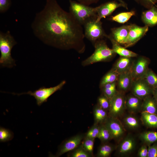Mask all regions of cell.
Masks as SVG:
<instances>
[{
    "label": "cell",
    "mask_w": 157,
    "mask_h": 157,
    "mask_svg": "<svg viewBox=\"0 0 157 157\" xmlns=\"http://www.w3.org/2000/svg\"><path fill=\"white\" fill-rule=\"evenodd\" d=\"M133 81L130 70L119 74L117 81L118 91L125 93L130 90Z\"/></svg>",
    "instance_id": "cell-16"
},
{
    "label": "cell",
    "mask_w": 157,
    "mask_h": 157,
    "mask_svg": "<svg viewBox=\"0 0 157 157\" xmlns=\"http://www.w3.org/2000/svg\"><path fill=\"white\" fill-rule=\"evenodd\" d=\"M94 140L95 139L84 137L83 142L81 143L84 149L93 156Z\"/></svg>",
    "instance_id": "cell-33"
},
{
    "label": "cell",
    "mask_w": 157,
    "mask_h": 157,
    "mask_svg": "<svg viewBox=\"0 0 157 157\" xmlns=\"http://www.w3.org/2000/svg\"><path fill=\"white\" fill-rule=\"evenodd\" d=\"M70 157H91L93 156L86 151L83 148L81 144L69 154Z\"/></svg>",
    "instance_id": "cell-31"
},
{
    "label": "cell",
    "mask_w": 157,
    "mask_h": 157,
    "mask_svg": "<svg viewBox=\"0 0 157 157\" xmlns=\"http://www.w3.org/2000/svg\"><path fill=\"white\" fill-rule=\"evenodd\" d=\"M142 78L153 90L157 88V75L151 69H148Z\"/></svg>",
    "instance_id": "cell-28"
},
{
    "label": "cell",
    "mask_w": 157,
    "mask_h": 157,
    "mask_svg": "<svg viewBox=\"0 0 157 157\" xmlns=\"http://www.w3.org/2000/svg\"><path fill=\"white\" fill-rule=\"evenodd\" d=\"M120 3H125L124 1H123L122 0H117Z\"/></svg>",
    "instance_id": "cell-44"
},
{
    "label": "cell",
    "mask_w": 157,
    "mask_h": 157,
    "mask_svg": "<svg viewBox=\"0 0 157 157\" xmlns=\"http://www.w3.org/2000/svg\"><path fill=\"white\" fill-rule=\"evenodd\" d=\"M11 4V0H0V13H3L7 10Z\"/></svg>",
    "instance_id": "cell-37"
},
{
    "label": "cell",
    "mask_w": 157,
    "mask_h": 157,
    "mask_svg": "<svg viewBox=\"0 0 157 157\" xmlns=\"http://www.w3.org/2000/svg\"><path fill=\"white\" fill-rule=\"evenodd\" d=\"M133 61L132 58L121 56L115 63L112 69L119 74L129 71Z\"/></svg>",
    "instance_id": "cell-17"
},
{
    "label": "cell",
    "mask_w": 157,
    "mask_h": 157,
    "mask_svg": "<svg viewBox=\"0 0 157 157\" xmlns=\"http://www.w3.org/2000/svg\"><path fill=\"white\" fill-rule=\"evenodd\" d=\"M135 1H138L139 0H135Z\"/></svg>",
    "instance_id": "cell-45"
},
{
    "label": "cell",
    "mask_w": 157,
    "mask_h": 157,
    "mask_svg": "<svg viewBox=\"0 0 157 157\" xmlns=\"http://www.w3.org/2000/svg\"><path fill=\"white\" fill-rule=\"evenodd\" d=\"M110 131L113 140L118 143L125 136V128L119 118L109 117L104 123Z\"/></svg>",
    "instance_id": "cell-8"
},
{
    "label": "cell",
    "mask_w": 157,
    "mask_h": 157,
    "mask_svg": "<svg viewBox=\"0 0 157 157\" xmlns=\"http://www.w3.org/2000/svg\"><path fill=\"white\" fill-rule=\"evenodd\" d=\"M117 146L109 142L101 143L99 147L96 154L97 157H109L116 150Z\"/></svg>",
    "instance_id": "cell-25"
},
{
    "label": "cell",
    "mask_w": 157,
    "mask_h": 157,
    "mask_svg": "<svg viewBox=\"0 0 157 157\" xmlns=\"http://www.w3.org/2000/svg\"><path fill=\"white\" fill-rule=\"evenodd\" d=\"M96 19L89 20L83 25L85 37L93 44L103 36H106L101 22H96Z\"/></svg>",
    "instance_id": "cell-7"
},
{
    "label": "cell",
    "mask_w": 157,
    "mask_h": 157,
    "mask_svg": "<svg viewBox=\"0 0 157 157\" xmlns=\"http://www.w3.org/2000/svg\"><path fill=\"white\" fill-rule=\"evenodd\" d=\"M153 95L154 97L157 102V88L153 90Z\"/></svg>",
    "instance_id": "cell-43"
},
{
    "label": "cell",
    "mask_w": 157,
    "mask_h": 157,
    "mask_svg": "<svg viewBox=\"0 0 157 157\" xmlns=\"http://www.w3.org/2000/svg\"><path fill=\"white\" fill-rule=\"evenodd\" d=\"M141 112L157 115V102L153 95L143 99Z\"/></svg>",
    "instance_id": "cell-20"
},
{
    "label": "cell",
    "mask_w": 157,
    "mask_h": 157,
    "mask_svg": "<svg viewBox=\"0 0 157 157\" xmlns=\"http://www.w3.org/2000/svg\"><path fill=\"white\" fill-rule=\"evenodd\" d=\"M120 7H127L126 3L115 1L108 2L96 7L97 17L96 21H100L102 18L110 15L116 9Z\"/></svg>",
    "instance_id": "cell-14"
},
{
    "label": "cell",
    "mask_w": 157,
    "mask_h": 157,
    "mask_svg": "<svg viewBox=\"0 0 157 157\" xmlns=\"http://www.w3.org/2000/svg\"><path fill=\"white\" fill-rule=\"evenodd\" d=\"M66 83L65 81H63L57 85L53 87L46 88L43 87L33 92L29 91L27 92L20 94L12 93V94L18 95L23 94H28L33 97L36 100V103L38 106L46 102L48 99L52 94L58 90H60Z\"/></svg>",
    "instance_id": "cell-5"
},
{
    "label": "cell",
    "mask_w": 157,
    "mask_h": 157,
    "mask_svg": "<svg viewBox=\"0 0 157 157\" xmlns=\"http://www.w3.org/2000/svg\"><path fill=\"white\" fill-rule=\"evenodd\" d=\"M94 123L99 124H104L109 117L108 112L101 107L97 104L93 109Z\"/></svg>",
    "instance_id": "cell-23"
},
{
    "label": "cell",
    "mask_w": 157,
    "mask_h": 157,
    "mask_svg": "<svg viewBox=\"0 0 157 157\" xmlns=\"http://www.w3.org/2000/svg\"><path fill=\"white\" fill-rule=\"evenodd\" d=\"M69 2V12L82 25L90 20L97 19L96 7H91L74 0H70Z\"/></svg>",
    "instance_id": "cell-4"
},
{
    "label": "cell",
    "mask_w": 157,
    "mask_h": 157,
    "mask_svg": "<svg viewBox=\"0 0 157 157\" xmlns=\"http://www.w3.org/2000/svg\"><path fill=\"white\" fill-rule=\"evenodd\" d=\"M140 120L146 127L157 129V115L146 112H141Z\"/></svg>",
    "instance_id": "cell-21"
},
{
    "label": "cell",
    "mask_w": 157,
    "mask_h": 157,
    "mask_svg": "<svg viewBox=\"0 0 157 157\" xmlns=\"http://www.w3.org/2000/svg\"><path fill=\"white\" fill-rule=\"evenodd\" d=\"M130 114L124 117L122 123L125 128L132 130H136L140 126V121L135 116Z\"/></svg>",
    "instance_id": "cell-24"
},
{
    "label": "cell",
    "mask_w": 157,
    "mask_h": 157,
    "mask_svg": "<svg viewBox=\"0 0 157 157\" xmlns=\"http://www.w3.org/2000/svg\"><path fill=\"white\" fill-rule=\"evenodd\" d=\"M147 146L143 144L139 149L138 156L139 157H147L148 152Z\"/></svg>",
    "instance_id": "cell-39"
},
{
    "label": "cell",
    "mask_w": 157,
    "mask_h": 157,
    "mask_svg": "<svg viewBox=\"0 0 157 157\" xmlns=\"http://www.w3.org/2000/svg\"><path fill=\"white\" fill-rule=\"evenodd\" d=\"M149 60L144 57H139L134 60L130 72L133 80L142 78L149 68Z\"/></svg>",
    "instance_id": "cell-11"
},
{
    "label": "cell",
    "mask_w": 157,
    "mask_h": 157,
    "mask_svg": "<svg viewBox=\"0 0 157 157\" xmlns=\"http://www.w3.org/2000/svg\"><path fill=\"white\" fill-rule=\"evenodd\" d=\"M147 157H157V141L148 146Z\"/></svg>",
    "instance_id": "cell-36"
},
{
    "label": "cell",
    "mask_w": 157,
    "mask_h": 157,
    "mask_svg": "<svg viewBox=\"0 0 157 157\" xmlns=\"http://www.w3.org/2000/svg\"><path fill=\"white\" fill-rule=\"evenodd\" d=\"M99 131V124L94 123L85 135V138L95 139L97 138Z\"/></svg>",
    "instance_id": "cell-34"
},
{
    "label": "cell",
    "mask_w": 157,
    "mask_h": 157,
    "mask_svg": "<svg viewBox=\"0 0 157 157\" xmlns=\"http://www.w3.org/2000/svg\"><path fill=\"white\" fill-rule=\"evenodd\" d=\"M109 117L119 118L122 116L126 109V97L124 93L118 91L117 93L110 99Z\"/></svg>",
    "instance_id": "cell-6"
},
{
    "label": "cell",
    "mask_w": 157,
    "mask_h": 157,
    "mask_svg": "<svg viewBox=\"0 0 157 157\" xmlns=\"http://www.w3.org/2000/svg\"><path fill=\"white\" fill-rule=\"evenodd\" d=\"M102 93L106 96L109 99L113 98L115 95L118 92L116 90L101 88Z\"/></svg>",
    "instance_id": "cell-38"
},
{
    "label": "cell",
    "mask_w": 157,
    "mask_h": 157,
    "mask_svg": "<svg viewBox=\"0 0 157 157\" xmlns=\"http://www.w3.org/2000/svg\"><path fill=\"white\" fill-rule=\"evenodd\" d=\"M97 138L101 143L108 142L113 140L110 131L104 124H99V131Z\"/></svg>",
    "instance_id": "cell-27"
},
{
    "label": "cell",
    "mask_w": 157,
    "mask_h": 157,
    "mask_svg": "<svg viewBox=\"0 0 157 157\" xmlns=\"http://www.w3.org/2000/svg\"><path fill=\"white\" fill-rule=\"evenodd\" d=\"M97 104L102 108L108 112L110 107V99L102 94L98 98Z\"/></svg>",
    "instance_id": "cell-35"
},
{
    "label": "cell",
    "mask_w": 157,
    "mask_h": 157,
    "mask_svg": "<svg viewBox=\"0 0 157 157\" xmlns=\"http://www.w3.org/2000/svg\"><path fill=\"white\" fill-rule=\"evenodd\" d=\"M142 19L147 26H153L157 24V6H153L144 12Z\"/></svg>",
    "instance_id": "cell-19"
},
{
    "label": "cell",
    "mask_w": 157,
    "mask_h": 157,
    "mask_svg": "<svg viewBox=\"0 0 157 157\" xmlns=\"http://www.w3.org/2000/svg\"><path fill=\"white\" fill-rule=\"evenodd\" d=\"M94 44L95 48L94 52L82 62L81 64L83 66L99 62L109 61L116 54L113 49L109 48L103 40H98Z\"/></svg>",
    "instance_id": "cell-3"
},
{
    "label": "cell",
    "mask_w": 157,
    "mask_h": 157,
    "mask_svg": "<svg viewBox=\"0 0 157 157\" xmlns=\"http://www.w3.org/2000/svg\"><path fill=\"white\" fill-rule=\"evenodd\" d=\"M14 137L13 133L10 130L0 127V142H5L9 141L13 139Z\"/></svg>",
    "instance_id": "cell-32"
},
{
    "label": "cell",
    "mask_w": 157,
    "mask_h": 157,
    "mask_svg": "<svg viewBox=\"0 0 157 157\" xmlns=\"http://www.w3.org/2000/svg\"><path fill=\"white\" fill-rule=\"evenodd\" d=\"M130 90L132 94L142 99L153 95V90L142 78L133 80Z\"/></svg>",
    "instance_id": "cell-10"
},
{
    "label": "cell",
    "mask_w": 157,
    "mask_h": 157,
    "mask_svg": "<svg viewBox=\"0 0 157 157\" xmlns=\"http://www.w3.org/2000/svg\"><path fill=\"white\" fill-rule=\"evenodd\" d=\"M34 34L45 43L63 50L83 53L85 49L82 25L56 0H47L32 25Z\"/></svg>",
    "instance_id": "cell-1"
},
{
    "label": "cell",
    "mask_w": 157,
    "mask_h": 157,
    "mask_svg": "<svg viewBox=\"0 0 157 157\" xmlns=\"http://www.w3.org/2000/svg\"><path fill=\"white\" fill-rule=\"evenodd\" d=\"M143 99L132 94L126 97V107L130 113L134 114L141 111Z\"/></svg>",
    "instance_id": "cell-15"
},
{
    "label": "cell",
    "mask_w": 157,
    "mask_h": 157,
    "mask_svg": "<svg viewBox=\"0 0 157 157\" xmlns=\"http://www.w3.org/2000/svg\"><path fill=\"white\" fill-rule=\"evenodd\" d=\"M147 2L150 5L151 7L157 3V0H146Z\"/></svg>",
    "instance_id": "cell-42"
},
{
    "label": "cell",
    "mask_w": 157,
    "mask_h": 157,
    "mask_svg": "<svg viewBox=\"0 0 157 157\" xmlns=\"http://www.w3.org/2000/svg\"><path fill=\"white\" fill-rule=\"evenodd\" d=\"M130 25L126 26L112 29L113 39L119 44H124L130 31Z\"/></svg>",
    "instance_id": "cell-18"
},
{
    "label": "cell",
    "mask_w": 157,
    "mask_h": 157,
    "mask_svg": "<svg viewBox=\"0 0 157 157\" xmlns=\"http://www.w3.org/2000/svg\"><path fill=\"white\" fill-rule=\"evenodd\" d=\"M109 38L112 43V49L116 53L118 54L121 56L133 58L137 56V54L122 47L113 38L109 37Z\"/></svg>",
    "instance_id": "cell-22"
},
{
    "label": "cell",
    "mask_w": 157,
    "mask_h": 157,
    "mask_svg": "<svg viewBox=\"0 0 157 157\" xmlns=\"http://www.w3.org/2000/svg\"><path fill=\"white\" fill-rule=\"evenodd\" d=\"M148 26L140 27L135 25H130L128 37L124 44L125 48L130 47L138 42L148 30Z\"/></svg>",
    "instance_id": "cell-13"
},
{
    "label": "cell",
    "mask_w": 157,
    "mask_h": 157,
    "mask_svg": "<svg viewBox=\"0 0 157 157\" xmlns=\"http://www.w3.org/2000/svg\"><path fill=\"white\" fill-rule=\"evenodd\" d=\"M135 14L134 11L124 12L119 13L112 18V19L120 23H124L127 22L130 18Z\"/></svg>",
    "instance_id": "cell-30"
},
{
    "label": "cell",
    "mask_w": 157,
    "mask_h": 157,
    "mask_svg": "<svg viewBox=\"0 0 157 157\" xmlns=\"http://www.w3.org/2000/svg\"><path fill=\"white\" fill-rule=\"evenodd\" d=\"M117 81L113 83H107L104 85L101 88L116 90Z\"/></svg>",
    "instance_id": "cell-40"
},
{
    "label": "cell",
    "mask_w": 157,
    "mask_h": 157,
    "mask_svg": "<svg viewBox=\"0 0 157 157\" xmlns=\"http://www.w3.org/2000/svg\"><path fill=\"white\" fill-rule=\"evenodd\" d=\"M85 135L79 134L64 141L60 145L56 156H60L74 149L81 143Z\"/></svg>",
    "instance_id": "cell-12"
},
{
    "label": "cell",
    "mask_w": 157,
    "mask_h": 157,
    "mask_svg": "<svg viewBox=\"0 0 157 157\" xmlns=\"http://www.w3.org/2000/svg\"><path fill=\"white\" fill-rule=\"evenodd\" d=\"M78 2L87 6L97 3L99 0H77Z\"/></svg>",
    "instance_id": "cell-41"
},
{
    "label": "cell",
    "mask_w": 157,
    "mask_h": 157,
    "mask_svg": "<svg viewBox=\"0 0 157 157\" xmlns=\"http://www.w3.org/2000/svg\"><path fill=\"white\" fill-rule=\"evenodd\" d=\"M119 74L117 72L111 69L102 78L100 83V88H101L107 83L116 82Z\"/></svg>",
    "instance_id": "cell-29"
},
{
    "label": "cell",
    "mask_w": 157,
    "mask_h": 157,
    "mask_svg": "<svg viewBox=\"0 0 157 157\" xmlns=\"http://www.w3.org/2000/svg\"><path fill=\"white\" fill-rule=\"evenodd\" d=\"M117 146L116 154L118 156L124 157L130 155L135 149L137 142L132 134L127 135L118 143Z\"/></svg>",
    "instance_id": "cell-9"
},
{
    "label": "cell",
    "mask_w": 157,
    "mask_h": 157,
    "mask_svg": "<svg viewBox=\"0 0 157 157\" xmlns=\"http://www.w3.org/2000/svg\"><path fill=\"white\" fill-rule=\"evenodd\" d=\"M138 137L143 144L148 147L157 141V131H144L140 134Z\"/></svg>",
    "instance_id": "cell-26"
},
{
    "label": "cell",
    "mask_w": 157,
    "mask_h": 157,
    "mask_svg": "<svg viewBox=\"0 0 157 157\" xmlns=\"http://www.w3.org/2000/svg\"><path fill=\"white\" fill-rule=\"evenodd\" d=\"M17 42L9 31L0 33L1 67L11 68L15 66V61L11 56V50Z\"/></svg>",
    "instance_id": "cell-2"
}]
</instances>
